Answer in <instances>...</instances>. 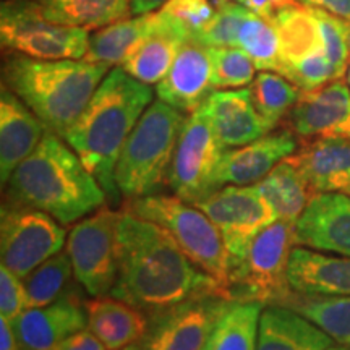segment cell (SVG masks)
<instances>
[{
	"label": "cell",
	"instance_id": "6da1fadb",
	"mask_svg": "<svg viewBox=\"0 0 350 350\" xmlns=\"http://www.w3.org/2000/svg\"><path fill=\"white\" fill-rule=\"evenodd\" d=\"M209 294L227 297L167 232L126 209L120 211L119 278L112 297L129 301L151 318L182 301Z\"/></svg>",
	"mask_w": 350,
	"mask_h": 350
},
{
	"label": "cell",
	"instance_id": "7a4b0ae2",
	"mask_svg": "<svg viewBox=\"0 0 350 350\" xmlns=\"http://www.w3.org/2000/svg\"><path fill=\"white\" fill-rule=\"evenodd\" d=\"M151 103L150 85L129 75L122 67L113 68L65 137L112 201L120 195L116 183L120 152Z\"/></svg>",
	"mask_w": 350,
	"mask_h": 350
},
{
	"label": "cell",
	"instance_id": "3957f363",
	"mask_svg": "<svg viewBox=\"0 0 350 350\" xmlns=\"http://www.w3.org/2000/svg\"><path fill=\"white\" fill-rule=\"evenodd\" d=\"M7 201L73 224L106 203V191L64 138L46 131L38 148L5 183Z\"/></svg>",
	"mask_w": 350,
	"mask_h": 350
},
{
	"label": "cell",
	"instance_id": "277c9868",
	"mask_svg": "<svg viewBox=\"0 0 350 350\" xmlns=\"http://www.w3.org/2000/svg\"><path fill=\"white\" fill-rule=\"evenodd\" d=\"M109 68L85 59L42 60L18 54L3 64L2 85L36 113L46 131L65 139Z\"/></svg>",
	"mask_w": 350,
	"mask_h": 350
},
{
	"label": "cell",
	"instance_id": "5b68a950",
	"mask_svg": "<svg viewBox=\"0 0 350 350\" xmlns=\"http://www.w3.org/2000/svg\"><path fill=\"white\" fill-rule=\"evenodd\" d=\"M185 113L164 100H152L126 138L116 167V183L129 200L159 190L167 180Z\"/></svg>",
	"mask_w": 350,
	"mask_h": 350
},
{
	"label": "cell",
	"instance_id": "8992f818",
	"mask_svg": "<svg viewBox=\"0 0 350 350\" xmlns=\"http://www.w3.org/2000/svg\"><path fill=\"white\" fill-rule=\"evenodd\" d=\"M126 211L154 222L167 232L178 248L229 295L230 265L224 240L213 221L195 204L178 196L148 195L129 200ZM232 300V299H230Z\"/></svg>",
	"mask_w": 350,
	"mask_h": 350
},
{
	"label": "cell",
	"instance_id": "52a82bcc",
	"mask_svg": "<svg viewBox=\"0 0 350 350\" xmlns=\"http://www.w3.org/2000/svg\"><path fill=\"white\" fill-rule=\"evenodd\" d=\"M295 245V224L274 221L253 240L247 256L230 274L229 295L235 301L281 305L294 288L288 284V261Z\"/></svg>",
	"mask_w": 350,
	"mask_h": 350
},
{
	"label": "cell",
	"instance_id": "ba28073f",
	"mask_svg": "<svg viewBox=\"0 0 350 350\" xmlns=\"http://www.w3.org/2000/svg\"><path fill=\"white\" fill-rule=\"evenodd\" d=\"M2 46L42 60L83 59L90 47L88 29L52 23L34 0H3L0 13Z\"/></svg>",
	"mask_w": 350,
	"mask_h": 350
},
{
	"label": "cell",
	"instance_id": "9c48e42d",
	"mask_svg": "<svg viewBox=\"0 0 350 350\" xmlns=\"http://www.w3.org/2000/svg\"><path fill=\"white\" fill-rule=\"evenodd\" d=\"M120 213L100 208L68 232L65 252L77 282L91 297L111 294L119 278Z\"/></svg>",
	"mask_w": 350,
	"mask_h": 350
},
{
	"label": "cell",
	"instance_id": "30bf717a",
	"mask_svg": "<svg viewBox=\"0 0 350 350\" xmlns=\"http://www.w3.org/2000/svg\"><path fill=\"white\" fill-rule=\"evenodd\" d=\"M67 237V230L47 213L3 201L0 213V258L2 265L21 281L44 261L62 252Z\"/></svg>",
	"mask_w": 350,
	"mask_h": 350
},
{
	"label": "cell",
	"instance_id": "8fae6325",
	"mask_svg": "<svg viewBox=\"0 0 350 350\" xmlns=\"http://www.w3.org/2000/svg\"><path fill=\"white\" fill-rule=\"evenodd\" d=\"M224 152L203 111L191 112L183 124L167 174L174 195L195 204L219 190L217 169Z\"/></svg>",
	"mask_w": 350,
	"mask_h": 350
},
{
	"label": "cell",
	"instance_id": "7c38bea8",
	"mask_svg": "<svg viewBox=\"0 0 350 350\" xmlns=\"http://www.w3.org/2000/svg\"><path fill=\"white\" fill-rule=\"evenodd\" d=\"M195 206L211 219L224 240L230 274L242 265L256 235L278 221L256 185L221 187Z\"/></svg>",
	"mask_w": 350,
	"mask_h": 350
},
{
	"label": "cell",
	"instance_id": "4fadbf2b",
	"mask_svg": "<svg viewBox=\"0 0 350 350\" xmlns=\"http://www.w3.org/2000/svg\"><path fill=\"white\" fill-rule=\"evenodd\" d=\"M230 301L221 294L201 295L154 314L138 350H203Z\"/></svg>",
	"mask_w": 350,
	"mask_h": 350
},
{
	"label": "cell",
	"instance_id": "5bb4252c",
	"mask_svg": "<svg viewBox=\"0 0 350 350\" xmlns=\"http://www.w3.org/2000/svg\"><path fill=\"white\" fill-rule=\"evenodd\" d=\"M295 245L350 256V195L319 193L295 222Z\"/></svg>",
	"mask_w": 350,
	"mask_h": 350
},
{
	"label": "cell",
	"instance_id": "9a60e30c",
	"mask_svg": "<svg viewBox=\"0 0 350 350\" xmlns=\"http://www.w3.org/2000/svg\"><path fill=\"white\" fill-rule=\"evenodd\" d=\"M209 47L195 39L182 44L167 75L156 85L157 98L183 113H191L213 93Z\"/></svg>",
	"mask_w": 350,
	"mask_h": 350
},
{
	"label": "cell",
	"instance_id": "2e32d148",
	"mask_svg": "<svg viewBox=\"0 0 350 350\" xmlns=\"http://www.w3.org/2000/svg\"><path fill=\"white\" fill-rule=\"evenodd\" d=\"M10 323L20 350H52L88 327L85 306L73 292L42 308L26 310Z\"/></svg>",
	"mask_w": 350,
	"mask_h": 350
},
{
	"label": "cell",
	"instance_id": "e0dca14e",
	"mask_svg": "<svg viewBox=\"0 0 350 350\" xmlns=\"http://www.w3.org/2000/svg\"><path fill=\"white\" fill-rule=\"evenodd\" d=\"M198 109L224 150L245 146L271 131L255 109L250 88L213 91Z\"/></svg>",
	"mask_w": 350,
	"mask_h": 350
},
{
	"label": "cell",
	"instance_id": "ac0fdd59",
	"mask_svg": "<svg viewBox=\"0 0 350 350\" xmlns=\"http://www.w3.org/2000/svg\"><path fill=\"white\" fill-rule=\"evenodd\" d=\"M288 122L300 137L350 139V88L336 80L313 91H301Z\"/></svg>",
	"mask_w": 350,
	"mask_h": 350
},
{
	"label": "cell",
	"instance_id": "d6986e66",
	"mask_svg": "<svg viewBox=\"0 0 350 350\" xmlns=\"http://www.w3.org/2000/svg\"><path fill=\"white\" fill-rule=\"evenodd\" d=\"M295 151L297 139L291 131L268 133L245 146L226 150L217 169L219 187L256 185Z\"/></svg>",
	"mask_w": 350,
	"mask_h": 350
},
{
	"label": "cell",
	"instance_id": "ffe728a7",
	"mask_svg": "<svg viewBox=\"0 0 350 350\" xmlns=\"http://www.w3.org/2000/svg\"><path fill=\"white\" fill-rule=\"evenodd\" d=\"M304 175L314 196L350 188V139L317 137L287 157Z\"/></svg>",
	"mask_w": 350,
	"mask_h": 350
},
{
	"label": "cell",
	"instance_id": "44dd1931",
	"mask_svg": "<svg viewBox=\"0 0 350 350\" xmlns=\"http://www.w3.org/2000/svg\"><path fill=\"white\" fill-rule=\"evenodd\" d=\"M46 135L38 116L7 86L0 93V180L2 185L18 165L36 150Z\"/></svg>",
	"mask_w": 350,
	"mask_h": 350
},
{
	"label": "cell",
	"instance_id": "7402d4cb",
	"mask_svg": "<svg viewBox=\"0 0 350 350\" xmlns=\"http://www.w3.org/2000/svg\"><path fill=\"white\" fill-rule=\"evenodd\" d=\"M88 329L106 345L107 350H124L144 338L150 318L148 314L116 297H93L83 300Z\"/></svg>",
	"mask_w": 350,
	"mask_h": 350
},
{
	"label": "cell",
	"instance_id": "603a6c76",
	"mask_svg": "<svg viewBox=\"0 0 350 350\" xmlns=\"http://www.w3.org/2000/svg\"><path fill=\"white\" fill-rule=\"evenodd\" d=\"M288 284L300 294L350 297V256L297 247L288 261Z\"/></svg>",
	"mask_w": 350,
	"mask_h": 350
},
{
	"label": "cell",
	"instance_id": "cb8c5ba5",
	"mask_svg": "<svg viewBox=\"0 0 350 350\" xmlns=\"http://www.w3.org/2000/svg\"><path fill=\"white\" fill-rule=\"evenodd\" d=\"M332 338L300 313L281 305L261 312L256 350H326Z\"/></svg>",
	"mask_w": 350,
	"mask_h": 350
},
{
	"label": "cell",
	"instance_id": "d4e9b609",
	"mask_svg": "<svg viewBox=\"0 0 350 350\" xmlns=\"http://www.w3.org/2000/svg\"><path fill=\"white\" fill-rule=\"evenodd\" d=\"M156 15L154 31L120 65L129 75L146 85H157L167 75L182 44L188 41L187 34L165 18L163 13L156 12Z\"/></svg>",
	"mask_w": 350,
	"mask_h": 350
},
{
	"label": "cell",
	"instance_id": "484cf974",
	"mask_svg": "<svg viewBox=\"0 0 350 350\" xmlns=\"http://www.w3.org/2000/svg\"><path fill=\"white\" fill-rule=\"evenodd\" d=\"M269 21L278 31L279 42H281L282 64L279 75L288 65L325 51L318 16L312 7L297 2L294 5L279 10Z\"/></svg>",
	"mask_w": 350,
	"mask_h": 350
},
{
	"label": "cell",
	"instance_id": "4316f807",
	"mask_svg": "<svg viewBox=\"0 0 350 350\" xmlns=\"http://www.w3.org/2000/svg\"><path fill=\"white\" fill-rule=\"evenodd\" d=\"M156 21V12H151L104 26L94 36H91L90 47L83 59L86 62L104 64L107 67L122 65L139 44L154 31Z\"/></svg>",
	"mask_w": 350,
	"mask_h": 350
},
{
	"label": "cell",
	"instance_id": "83f0119b",
	"mask_svg": "<svg viewBox=\"0 0 350 350\" xmlns=\"http://www.w3.org/2000/svg\"><path fill=\"white\" fill-rule=\"evenodd\" d=\"M262 198L273 208L275 217L295 224L314 198V193L294 164L288 159L279 163L260 183Z\"/></svg>",
	"mask_w": 350,
	"mask_h": 350
},
{
	"label": "cell",
	"instance_id": "f1b7e54d",
	"mask_svg": "<svg viewBox=\"0 0 350 350\" xmlns=\"http://www.w3.org/2000/svg\"><path fill=\"white\" fill-rule=\"evenodd\" d=\"M52 23L93 29L125 20L131 13L130 0H34Z\"/></svg>",
	"mask_w": 350,
	"mask_h": 350
},
{
	"label": "cell",
	"instance_id": "f546056e",
	"mask_svg": "<svg viewBox=\"0 0 350 350\" xmlns=\"http://www.w3.org/2000/svg\"><path fill=\"white\" fill-rule=\"evenodd\" d=\"M262 305L232 300L217 318L203 350H256Z\"/></svg>",
	"mask_w": 350,
	"mask_h": 350
},
{
	"label": "cell",
	"instance_id": "4dcf8cb0",
	"mask_svg": "<svg viewBox=\"0 0 350 350\" xmlns=\"http://www.w3.org/2000/svg\"><path fill=\"white\" fill-rule=\"evenodd\" d=\"M281 306H287L310 319L336 342L350 345V297L312 295L292 291Z\"/></svg>",
	"mask_w": 350,
	"mask_h": 350
},
{
	"label": "cell",
	"instance_id": "1f68e13d",
	"mask_svg": "<svg viewBox=\"0 0 350 350\" xmlns=\"http://www.w3.org/2000/svg\"><path fill=\"white\" fill-rule=\"evenodd\" d=\"M72 278H75V273L67 252H59L44 261L23 279L28 310L42 308L72 294Z\"/></svg>",
	"mask_w": 350,
	"mask_h": 350
},
{
	"label": "cell",
	"instance_id": "d6a6232c",
	"mask_svg": "<svg viewBox=\"0 0 350 350\" xmlns=\"http://www.w3.org/2000/svg\"><path fill=\"white\" fill-rule=\"evenodd\" d=\"M250 91L255 109L269 130H274L279 122L291 113L301 96L299 86L268 70L255 77Z\"/></svg>",
	"mask_w": 350,
	"mask_h": 350
},
{
	"label": "cell",
	"instance_id": "836d02e7",
	"mask_svg": "<svg viewBox=\"0 0 350 350\" xmlns=\"http://www.w3.org/2000/svg\"><path fill=\"white\" fill-rule=\"evenodd\" d=\"M237 47L252 57L261 72L268 70L279 73L281 70V42L278 31L269 20L256 15L255 12H248L240 25Z\"/></svg>",
	"mask_w": 350,
	"mask_h": 350
},
{
	"label": "cell",
	"instance_id": "e575fe53",
	"mask_svg": "<svg viewBox=\"0 0 350 350\" xmlns=\"http://www.w3.org/2000/svg\"><path fill=\"white\" fill-rule=\"evenodd\" d=\"M214 90H239L255 80L256 65L240 47H209Z\"/></svg>",
	"mask_w": 350,
	"mask_h": 350
},
{
	"label": "cell",
	"instance_id": "d590c367",
	"mask_svg": "<svg viewBox=\"0 0 350 350\" xmlns=\"http://www.w3.org/2000/svg\"><path fill=\"white\" fill-rule=\"evenodd\" d=\"M250 8L237 2H217L216 16L195 41L208 47H237L240 25Z\"/></svg>",
	"mask_w": 350,
	"mask_h": 350
},
{
	"label": "cell",
	"instance_id": "8d00e7d4",
	"mask_svg": "<svg viewBox=\"0 0 350 350\" xmlns=\"http://www.w3.org/2000/svg\"><path fill=\"white\" fill-rule=\"evenodd\" d=\"M159 12L185 33L188 39L198 36L216 16L209 0H167Z\"/></svg>",
	"mask_w": 350,
	"mask_h": 350
},
{
	"label": "cell",
	"instance_id": "74e56055",
	"mask_svg": "<svg viewBox=\"0 0 350 350\" xmlns=\"http://www.w3.org/2000/svg\"><path fill=\"white\" fill-rule=\"evenodd\" d=\"M313 10L318 16L323 44H325L327 60L331 64L332 75H334V80H340L347 73L350 60V47L344 31L342 20L325 10H319V8H313Z\"/></svg>",
	"mask_w": 350,
	"mask_h": 350
},
{
	"label": "cell",
	"instance_id": "f35d334b",
	"mask_svg": "<svg viewBox=\"0 0 350 350\" xmlns=\"http://www.w3.org/2000/svg\"><path fill=\"white\" fill-rule=\"evenodd\" d=\"M28 310L25 284L5 266H0V314L13 321Z\"/></svg>",
	"mask_w": 350,
	"mask_h": 350
},
{
	"label": "cell",
	"instance_id": "ab89813d",
	"mask_svg": "<svg viewBox=\"0 0 350 350\" xmlns=\"http://www.w3.org/2000/svg\"><path fill=\"white\" fill-rule=\"evenodd\" d=\"M52 350H107L100 340L90 329H81L64 339Z\"/></svg>",
	"mask_w": 350,
	"mask_h": 350
},
{
	"label": "cell",
	"instance_id": "60d3db41",
	"mask_svg": "<svg viewBox=\"0 0 350 350\" xmlns=\"http://www.w3.org/2000/svg\"><path fill=\"white\" fill-rule=\"evenodd\" d=\"M301 5L319 8L331 15L350 21V0H297Z\"/></svg>",
	"mask_w": 350,
	"mask_h": 350
},
{
	"label": "cell",
	"instance_id": "b9f144b4",
	"mask_svg": "<svg viewBox=\"0 0 350 350\" xmlns=\"http://www.w3.org/2000/svg\"><path fill=\"white\" fill-rule=\"evenodd\" d=\"M0 350H20L12 323L0 317Z\"/></svg>",
	"mask_w": 350,
	"mask_h": 350
},
{
	"label": "cell",
	"instance_id": "7bdbcfd3",
	"mask_svg": "<svg viewBox=\"0 0 350 350\" xmlns=\"http://www.w3.org/2000/svg\"><path fill=\"white\" fill-rule=\"evenodd\" d=\"M167 0H130L131 13L135 15H144V13L154 12L156 8L163 7Z\"/></svg>",
	"mask_w": 350,
	"mask_h": 350
},
{
	"label": "cell",
	"instance_id": "ee69618b",
	"mask_svg": "<svg viewBox=\"0 0 350 350\" xmlns=\"http://www.w3.org/2000/svg\"><path fill=\"white\" fill-rule=\"evenodd\" d=\"M342 20V18H340ZM342 26H344V31H345V36H347V42H349V47H350V21L347 20H342Z\"/></svg>",
	"mask_w": 350,
	"mask_h": 350
},
{
	"label": "cell",
	"instance_id": "f6af8a7d",
	"mask_svg": "<svg viewBox=\"0 0 350 350\" xmlns=\"http://www.w3.org/2000/svg\"><path fill=\"white\" fill-rule=\"evenodd\" d=\"M217 2H237V3H242L245 7H248V3H250L252 0H217Z\"/></svg>",
	"mask_w": 350,
	"mask_h": 350
},
{
	"label": "cell",
	"instance_id": "bcb514c9",
	"mask_svg": "<svg viewBox=\"0 0 350 350\" xmlns=\"http://www.w3.org/2000/svg\"><path fill=\"white\" fill-rule=\"evenodd\" d=\"M326 350H349V349H345V347H327Z\"/></svg>",
	"mask_w": 350,
	"mask_h": 350
},
{
	"label": "cell",
	"instance_id": "7dc6e473",
	"mask_svg": "<svg viewBox=\"0 0 350 350\" xmlns=\"http://www.w3.org/2000/svg\"><path fill=\"white\" fill-rule=\"evenodd\" d=\"M347 83L350 86V60H349V68H347Z\"/></svg>",
	"mask_w": 350,
	"mask_h": 350
},
{
	"label": "cell",
	"instance_id": "c3c4849f",
	"mask_svg": "<svg viewBox=\"0 0 350 350\" xmlns=\"http://www.w3.org/2000/svg\"><path fill=\"white\" fill-rule=\"evenodd\" d=\"M124 350H138V347H137V344H135V345H130V347H126Z\"/></svg>",
	"mask_w": 350,
	"mask_h": 350
},
{
	"label": "cell",
	"instance_id": "681fc988",
	"mask_svg": "<svg viewBox=\"0 0 350 350\" xmlns=\"http://www.w3.org/2000/svg\"><path fill=\"white\" fill-rule=\"evenodd\" d=\"M345 193H347V195H350V188H349V190H347V191H345Z\"/></svg>",
	"mask_w": 350,
	"mask_h": 350
}]
</instances>
